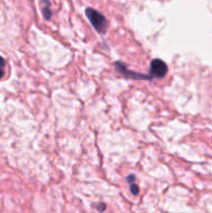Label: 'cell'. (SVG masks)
<instances>
[{
  "label": "cell",
  "mask_w": 212,
  "mask_h": 213,
  "mask_svg": "<svg viewBox=\"0 0 212 213\" xmlns=\"http://www.w3.org/2000/svg\"><path fill=\"white\" fill-rule=\"evenodd\" d=\"M115 69H117L118 71L122 74V75L126 76V77H128V78H131V79H149V80L152 79V77H151L150 75H143V74H138V73L133 72V71H129V70L126 68V66H125V64H122V62H115Z\"/></svg>",
  "instance_id": "3"
},
{
  "label": "cell",
  "mask_w": 212,
  "mask_h": 213,
  "mask_svg": "<svg viewBox=\"0 0 212 213\" xmlns=\"http://www.w3.org/2000/svg\"><path fill=\"white\" fill-rule=\"evenodd\" d=\"M4 69H5V60L0 56V79L2 78L4 75Z\"/></svg>",
  "instance_id": "5"
},
{
  "label": "cell",
  "mask_w": 212,
  "mask_h": 213,
  "mask_svg": "<svg viewBox=\"0 0 212 213\" xmlns=\"http://www.w3.org/2000/svg\"><path fill=\"white\" fill-rule=\"evenodd\" d=\"M167 66L161 59H153L150 66V76L156 78H162L167 75Z\"/></svg>",
  "instance_id": "2"
},
{
  "label": "cell",
  "mask_w": 212,
  "mask_h": 213,
  "mask_svg": "<svg viewBox=\"0 0 212 213\" xmlns=\"http://www.w3.org/2000/svg\"><path fill=\"white\" fill-rule=\"evenodd\" d=\"M42 12L45 17V19H50L51 17V10L50 5L47 0H42Z\"/></svg>",
  "instance_id": "4"
},
{
  "label": "cell",
  "mask_w": 212,
  "mask_h": 213,
  "mask_svg": "<svg viewBox=\"0 0 212 213\" xmlns=\"http://www.w3.org/2000/svg\"><path fill=\"white\" fill-rule=\"evenodd\" d=\"M97 208L99 209V210H100V211H104V210H105V208H106V206H105V204H99Z\"/></svg>",
  "instance_id": "7"
},
{
  "label": "cell",
  "mask_w": 212,
  "mask_h": 213,
  "mask_svg": "<svg viewBox=\"0 0 212 213\" xmlns=\"http://www.w3.org/2000/svg\"><path fill=\"white\" fill-rule=\"evenodd\" d=\"M85 14L94 28L99 33H105V31L107 29V20H106V18L100 12H98L94 8H91V7L86 8Z\"/></svg>",
  "instance_id": "1"
},
{
  "label": "cell",
  "mask_w": 212,
  "mask_h": 213,
  "mask_svg": "<svg viewBox=\"0 0 212 213\" xmlns=\"http://www.w3.org/2000/svg\"><path fill=\"white\" fill-rule=\"evenodd\" d=\"M130 190H131V192L134 194V195H136V194L139 192V187H138L134 182L130 183Z\"/></svg>",
  "instance_id": "6"
}]
</instances>
